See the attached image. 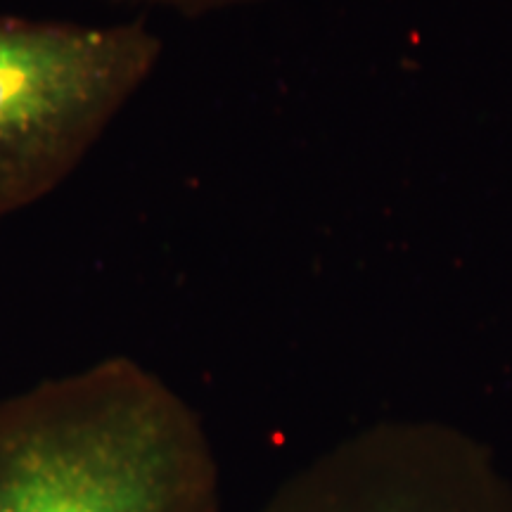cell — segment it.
Returning a JSON list of instances; mask_svg holds the SVG:
<instances>
[{"mask_svg": "<svg viewBox=\"0 0 512 512\" xmlns=\"http://www.w3.org/2000/svg\"><path fill=\"white\" fill-rule=\"evenodd\" d=\"M200 413L136 358L107 356L0 401V512H219Z\"/></svg>", "mask_w": 512, "mask_h": 512, "instance_id": "6da1fadb", "label": "cell"}, {"mask_svg": "<svg viewBox=\"0 0 512 512\" xmlns=\"http://www.w3.org/2000/svg\"><path fill=\"white\" fill-rule=\"evenodd\" d=\"M159 60L145 19L0 15V226L79 171Z\"/></svg>", "mask_w": 512, "mask_h": 512, "instance_id": "7a4b0ae2", "label": "cell"}, {"mask_svg": "<svg viewBox=\"0 0 512 512\" xmlns=\"http://www.w3.org/2000/svg\"><path fill=\"white\" fill-rule=\"evenodd\" d=\"M259 512H512V479L456 425L382 420L292 472Z\"/></svg>", "mask_w": 512, "mask_h": 512, "instance_id": "3957f363", "label": "cell"}, {"mask_svg": "<svg viewBox=\"0 0 512 512\" xmlns=\"http://www.w3.org/2000/svg\"><path fill=\"white\" fill-rule=\"evenodd\" d=\"M117 3L166 10V12H174L178 17L197 19V17L219 15V12L254 8V5L271 3V0H117Z\"/></svg>", "mask_w": 512, "mask_h": 512, "instance_id": "277c9868", "label": "cell"}]
</instances>
